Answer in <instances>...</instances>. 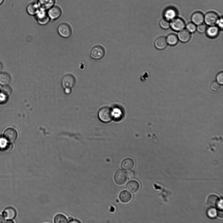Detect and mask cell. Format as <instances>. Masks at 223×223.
<instances>
[{"label":"cell","mask_w":223,"mask_h":223,"mask_svg":"<svg viewBox=\"0 0 223 223\" xmlns=\"http://www.w3.org/2000/svg\"><path fill=\"white\" fill-rule=\"evenodd\" d=\"M98 116L101 121L104 123L110 122L113 116L111 108L105 106L101 107L98 111Z\"/></svg>","instance_id":"1"},{"label":"cell","mask_w":223,"mask_h":223,"mask_svg":"<svg viewBox=\"0 0 223 223\" xmlns=\"http://www.w3.org/2000/svg\"><path fill=\"white\" fill-rule=\"evenodd\" d=\"M105 54L106 50L101 45H97L92 48L90 56L93 59L99 60L102 59Z\"/></svg>","instance_id":"2"},{"label":"cell","mask_w":223,"mask_h":223,"mask_svg":"<svg viewBox=\"0 0 223 223\" xmlns=\"http://www.w3.org/2000/svg\"><path fill=\"white\" fill-rule=\"evenodd\" d=\"M58 32L61 36L63 38H68L71 36L72 30L71 25L69 24L63 22L59 25Z\"/></svg>","instance_id":"3"},{"label":"cell","mask_w":223,"mask_h":223,"mask_svg":"<svg viewBox=\"0 0 223 223\" xmlns=\"http://www.w3.org/2000/svg\"><path fill=\"white\" fill-rule=\"evenodd\" d=\"M35 16L38 23L41 25H44L48 24L50 20L48 16L47 11L41 8Z\"/></svg>","instance_id":"4"},{"label":"cell","mask_w":223,"mask_h":223,"mask_svg":"<svg viewBox=\"0 0 223 223\" xmlns=\"http://www.w3.org/2000/svg\"><path fill=\"white\" fill-rule=\"evenodd\" d=\"M50 20H56L60 18L62 13V9L60 6L54 5L47 11Z\"/></svg>","instance_id":"5"},{"label":"cell","mask_w":223,"mask_h":223,"mask_svg":"<svg viewBox=\"0 0 223 223\" xmlns=\"http://www.w3.org/2000/svg\"><path fill=\"white\" fill-rule=\"evenodd\" d=\"M219 19L218 15L213 11L207 12L204 17L205 23L210 26H213L216 24Z\"/></svg>","instance_id":"6"},{"label":"cell","mask_w":223,"mask_h":223,"mask_svg":"<svg viewBox=\"0 0 223 223\" xmlns=\"http://www.w3.org/2000/svg\"><path fill=\"white\" fill-rule=\"evenodd\" d=\"M76 83L75 76L71 74H67L64 76L62 80L63 86L66 88L71 89L74 87Z\"/></svg>","instance_id":"7"},{"label":"cell","mask_w":223,"mask_h":223,"mask_svg":"<svg viewBox=\"0 0 223 223\" xmlns=\"http://www.w3.org/2000/svg\"><path fill=\"white\" fill-rule=\"evenodd\" d=\"M127 177L126 174L122 170H118L114 176L115 182L119 185H122L126 182Z\"/></svg>","instance_id":"8"},{"label":"cell","mask_w":223,"mask_h":223,"mask_svg":"<svg viewBox=\"0 0 223 223\" xmlns=\"http://www.w3.org/2000/svg\"><path fill=\"white\" fill-rule=\"evenodd\" d=\"M170 26L173 30L179 31L184 30L185 27V23L182 19L179 18H175L170 23Z\"/></svg>","instance_id":"9"},{"label":"cell","mask_w":223,"mask_h":223,"mask_svg":"<svg viewBox=\"0 0 223 223\" xmlns=\"http://www.w3.org/2000/svg\"><path fill=\"white\" fill-rule=\"evenodd\" d=\"M4 136L9 142L14 143L17 138L18 133L15 129L10 128L5 130L4 133Z\"/></svg>","instance_id":"10"},{"label":"cell","mask_w":223,"mask_h":223,"mask_svg":"<svg viewBox=\"0 0 223 223\" xmlns=\"http://www.w3.org/2000/svg\"><path fill=\"white\" fill-rule=\"evenodd\" d=\"M135 162L130 158H127L124 159L121 163V166L122 169L125 171H129L134 168Z\"/></svg>","instance_id":"11"},{"label":"cell","mask_w":223,"mask_h":223,"mask_svg":"<svg viewBox=\"0 0 223 223\" xmlns=\"http://www.w3.org/2000/svg\"><path fill=\"white\" fill-rule=\"evenodd\" d=\"M40 8L37 2H32L28 4L26 10L28 13L32 16H35Z\"/></svg>","instance_id":"12"},{"label":"cell","mask_w":223,"mask_h":223,"mask_svg":"<svg viewBox=\"0 0 223 223\" xmlns=\"http://www.w3.org/2000/svg\"><path fill=\"white\" fill-rule=\"evenodd\" d=\"M140 188L139 183L137 181L133 180L127 183L126 189L130 193L134 194L137 193Z\"/></svg>","instance_id":"13"},{"label":"cell","mask_w":223,"mask_h":223,"mask_svg":"<svg viewBox=\"0 0 223 223\" xmlns=\"http://www.w3.org/2000/svg\"><path fill=\"white\" fill-rule=\"evenodd\" d=\"M37 2L40 8L48 11L55 5L56 0H38Z\"/></svg>","instance_id":"14"},{"label":"cell","mask_w":223,"mask_h":223,"mask_svg":"<svg viewBox=\"0 0 223 223\" xmlns=\"http://www.w3.org/2000/svg\"><path fill=\"white\" fill-rule=\"evenodd\" d=\"M192 20L195 25H199L202 24L204 21V16L201 12H196L193 15Z\"/></svg>","instance_id":"15"},{"label":"cell","mask_w":223,"mask_h":223,"mask_svg":"<svg viewBox=\"0 0 223 223\" xmlns=\"http://www.w3.org/2000/svg\"><path fill=\"white\" fill-rule=\"evenodd\" d=\"M177 15L176 10L173 8H169L164 13L165 19L168 21L172 20L175 18Z\"/></svg>","instance_id":"16"},{"label":"cell","mask_w":223,"mask_h":223,"mask_svg":"<svg viewBox=\"0 0 223 223\" xmlns=\"http://www.w3.org/2000/svg\"><path fill=\"white\" fill-rule=\"evenodd\" d=\"M16 214L17 213L16 209L12 207L6 208L3 212L4 217L8 220L15 219L16 216Z\"/></svg>","instance_id":"17"},{"label":"cell","mask_w":223,"mask_h":223,"mask_svg":"<svg viewBox=\"0 0 223 223\" xmlns=\"http://www.w3.org/2000/svg\"><path fill=\"white\" fill-rule=\"evenodd\" d=\"M178 39L183 43L189 42L191 38L190 33L187 30H183L180 31L178 34Z\"/></svg>","instance_id":"18"},{"label":"cell","mask_w":223,"mask_h":223,"mask_svg":"<svg viewBox=\"0 0 223 223\" xmlns=\"http://www.w3.org/2000/svg\"><path fill=\"white\" fill-rule=\"evenodd\" d=\"M132 198V194L125 190L122 191L119 195L120 201L125 203L130 202Z\"/></svg>","instance_id":"19"},{"label":"cell","mask_w":223,"mask_h":223,"mask_svg":"<svg viewBox=\"0 0 223 223\" xmlns=\"http://www.w3.org/2000/svg\"><path fill=\"white\" fill-rule=\"evenodd\" d=\"M155 45L156 48L158 49H165L167 45L166 38L164 37L157 38L155 41Z\"/></svg>","instance_id":"20"},{"label":"cell","mask_w":223,"mask_h":223,"mask_svg":"<svg viewBox=\"0 0 223 223\" xmlns=\"http://www.w3.org/2000/svg\"><path fill=\"white\" fill-rule=\"evenodd\" d=\"M11 80V77L9 74L5 72L0 73V84L3 86L8 85Z\"/></svg>","instance_id":"21"},{"label":"cell","mask_w":223,"mask_h":223,"mask_svg":"<svg viewBox=\"0 0 223 223\" xmlns=\"http://www.w3.org/2000/svg\"><path fill=\"white\" fill-rule=\"evenodd\" d=\"M206 31L208 37L213 38L218 36L219 33V28L213 25L208 28Z\"/></svg>","instance_id":"22"},{"label":"cell","mask_w":223,"mask_h":223,"mask_svg":"<svg viewBox=\"0 0 223 223\" xmlns=\"http://www.w3.org/2000/svg\"><path fill=\"white\" fill-rule=\"evenodd\" d=\"M220 200L218 197L215 195L210 196L208 199V205L212 207H217Z\"/></svg>","instance_id":"23"},{"label":"cell","mask_w":223,"mask_h":223,"mask_svg":"<svg viewBox=\"0 0 223 223\" xmlns=\"http://www.w3.org/2000/svg\"><path fill=\"white\" fill-rule=\"evenodd\" d=\"M167 43L170 45L171 46H175L178 42V38L175 34H171L168 36L166 38Z\"/></svg>","instance_id":"24"},{"label":"cell","mask_w":223,"mask_h":223,"mask_svg":"<svg viewBox=\"0 0 223 223\" xmlns=\"http://www.w3.org/2000/svg\"><path fill=\"white\" fill-rule=\"evenodd\" d=\"M1 93L6 97L11 96L13 92L12 88L8 85L4 86L1 89Z\"/></svg>","instance_id":"25"},{"label":"cell","mask_w":223,"mask_h":223,"mask_svg":"<svg viewBox=\"0 0 223 223\" xmlns=\"http://www.w3.org/2000/svg\"><path fill=\"white\" fill-rule=\"evenodd\" d=\"M54 222L56 223H64L68 222V219L64 215L58 214L56 215L54 218Z\"/></svg>","instance_id":"26"},{"label":"cell","mask_w":223,"mask_h":223,"mask_svg":"<svg viewBox=\"0 0 223 223\" xmlns=\"http://www.w3.org/2000/svg\"><path fill=\"white\" fill-rule=\"evenodd\" d=\"M161 27L164 29H167L170 27V23L169 21L166 20L165 19H162L160 22Z\"/></svg>","instance_id":"27"},{"label":"cell","mask_w":223,"mask_h":223,"mask_svg":"<svg viewBox=\"0 0 223 223\" xmlns=\"http://www.w3.org/2000/svg\"><path fill=\"white\" fill-rule=\"evenodd\" d=\"M186 28L190 33H194L197 30L196 25L193 23H188L186 25Z\"/></svg>","instance_id":"28"},{"label":"cell","mask_w":223,"mask_h":223,"mask_svg":"<svg viewBox=\"0 0 223 223\" xmlns=\"http://www.w3.org/2000/svg\"><path fill=\"white\" fill-rule=\"evenodd\" d=\"M207 215L211 218H214L217 215V212L215 209L213 208H209L207 211Z\"/></svg>","instance_id":"29"},{"label":"cell","mask_w":223,"mask_h":223,"mask_svg":"<svg viewBox=\"0 0 223 223\" xmlns=\"http://www.w3.org/2000/svg\"><path fill=\"white\" fill-rule=\"evenodd\" d=\"M211 88L212 90L214 91H218L221 89V85L217 82H213L211 84Z\"/></svg>","instance_id":"30"},{"label":"cell","mask_w":223,"mask_h":223,"mask_svg":"<svg viewBox=\"0 0 223 223\" xmlns=\"http://www.w3.org/2000/svg\"><path fill=\"white\" fill-rule=\"evenodd\" d=\"M197 29L199 32L203 33L205 32L206 31L207 28L206 25L201 24L198 25V26L197 28Z\"/></svg>","instance_id":"31"},{"label":"cell","mask_w":223,"mask_h":223,"mask_svg":"<svg viewBox=\"0 0 223 223\" xmlns=\"http://www.w3.org/2000/svg\"><path fill=\"white\" fill-rule=\"evenodd\" d=\"M216 80L217 82L221 84H223V73L222 72L219 73L216 76Z\"/></svg>","instance_id":"32"},{"label":"cell","mask_w":223,"mask_h":223,"mask_svg":"<svg viewBox=\"0 0 223 223\" xmlns=\"http://www.w3.org/2000/svg\"><path fill=\"white\" fill-rule=\"evenodd\" d=\"M127 177L130 179H132L134 178L136 175L135 172L133 170L129 171L126 174Z\"/></svg>","instance_id":"33"},{"label":"cell","mask_w":223,"mask_h":223,"mask_svg":"<svg viewBox=\"0 0 223 223\" xmlns=\"http://www.w3.org/2000/svg\"><path fill=\"white\" fill-rule=\"evenodd\" d=\"M14 148V145L11 143H7L3 150L7 152L10 151Z\"/></svg>","instance_id":"34"},{"label":"cell","mask_w":223,"mask_h":223,"mask_svg":"<svg viewBox=\"0 0 223 223\" xmlns=\"http://www.w3.org/2000/svg\"><path fill=\"white\" fill-rule=\"evenodd\" d=\"M7 144L5 139L3 138H0V148L3 150Z\"/></svg>","instance_id":"35"},{"label":"cell","mask_w":223,"mask_h":223,"mask_svg":"<svg viewBox=\"0 0 223 223\" xmlns=\"http://www.w3.org/2000/svg\"><path fill=\"white\" fill-rule=\"evenodd\" d=\"M68 222L71 223H81V222L78 220L75 219L71 217H69L68 219Z\"/></svg>","instance_id":"36"},{"label":"cell","mask_w":223,"mask_h":223,"mask_svg":"<svg viewBox=\"0 0 223 223\" xmlns=\"http://www.w3.org/2000/svg\"><path fill=\"white\" fill-rule=\"evenodd\" d=\"M7 98L2 94L0 95V103L2 104L5 102L7 100Z\"/></svg>","instance_id":"37"},{"label":"cell","mask_w":223,"mask_h":223,"mask_svg":"<svg viewBox=\"0 0 223 223\" xmlns=\"http://www.w3.org/2000/svg\"><path fill=\"white\" fill-rule=\"evenodd\" d=\"M216 24L218 25L219 28H220L221 29H222L223 26V18L222 17L220 19L219 18Z\"/></svg>","instance_id":"38"},{"label":"cell","mask_w":223,"mask_h":223,"mask_svg":"<svg viewBox=\"0 0 223 223\" xmlns=\"http://www.w3.org/2000/svg\"><path fill=\"white\" fill-rule=\"evenodd\" d=\"M6 221L4 216L0 215V223H5Z\"/></svg>","instance_id":"39"},{"label":"cell","mask_w":223,"mask_h":223,"mask_svg":"<svg viewBox=\"0 0 223 223\" xmlns=\"http://www.w3.org/2000/svg\"><path fill=\"white\" fill-rule=\"evenodd\" d=\"M3 66L2 63L0 62V73H1L3 71Z\"/></svg>","instance_id":"40"},{"label":"cell","mask_w":223,"mask_h":223,"mask_svg":"<svg viewBox=\"0 0 223 223\" xmlns=\"http://www.w3.org/2000/svg\"><path fill=\"white\" fill-rule=\"evenodd\" d=\"M71 89L66 88V93L69 94L71 93Z\"/></svg>","instance_id":"41"},{"label":"cell","mask_w":223,"mask_h":223,"mask_svg":"<svg viewBox=\"0 0 223 223\" xmlns=\"http://www.w3.org/2000/svg\"><path fill=\"white\" fill-rule=\"evenodd\" d=\"M218 216H220V217H223V213L222 211H219L218 213Z\"/></svg>","instance_id":"42"},{"label":"cell","mask_w":223,"mask_h":223,"mask_svg":"<svg viewBox=\"0 0 223 223\" xmlns=\"http://www.w3.org/2000/svg\"><path fill=\"white\" fill-rule=\"evenodd\" d=\"M6 223H14V221H13L11 220H8L7 221H6Z\"/></svg>","instance_id":"43"},{"label":"cell","mask_w":223,"mask_h":223,"mask_svg":"<svg viewBox=\"0 0 223 223\" xmlns=\"http://www.w3.org/2000/svg\"><path fill=\"white\" fill-rule=\"evenodd\" d=\"M4 0H0V5H1L4 2Z\"/></svg>","instance_id":"44"}]
</instances>
